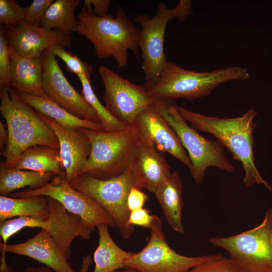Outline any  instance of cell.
Segmentation results:
<instances>
[{
	"mask_svg": "<svg viewBox=\"0 0 272 272\" xmlns=\"http://www.w3.org/2000/svg\"><path fill=\"white\" fill-rule=\"evenodd\" d=\"M179 114L197 131L214 136L224 147L239 161L243 168V182L247 187L254 183L262 184L269 190L271 187L260 176L254 162L253 152L254 121L256 112L250 109L242 115L234 118H220L204 115L177 106Z\"/></svg>",
	"mask_w": 272,
	"mask_h": 272,
	"instance_id": "1",
	"label": "cell"
},
{
	"mask_svg": "<svg viewBox=\"0 0 272 272\" xmlns=\"http://www.w3.org/2000/svg\"><path fill=\"white\" fill-rule=\"evenodd\" d=\"M48 49L64 61L69 72L77 76L85 75L90 79L93 70L91 65L85 63L76 55L66 51L62 45L55 44Z\"/></svg>",
	"mask_w": 272,
	"mask_h": 272,
	"instance_id": "29",
	"label": "cell"
},
{
	"mask_svg": "<svg viewBox=\"0 0 272 272\" xmlns=\"http://www.w3.org/2000/svg\"><path fill=\"white\" fill-rule=\"evenodd\" d=\"M49 215L46 219L19 217L0 222V235L3 245L24 228H39L48 232L54 242L69 258L71 245L77 237L90 238L93 230L88 228L78 216L69 213L58 201L48 197Z\"/></svg>",
	"mask_w": 272,
	"mask_h": 272,
	"instance_id": "9",
	"label": "cell"
},
{
	"mask_svg": "<svg viewBox=\"0 0 272 272\" xmlns=\"http://www.w3.org/2000/svg\"><path fill=\"white\" fill-rule=\"evenodd\" d=\"M249 77L248 70L242 66H227L211 72H198L168 61L158 82L149 88L156 99L194 100L211 94L221 84Z\"/></svg>",
	"mask_w": 272,
	"mask_h": 272,
	"instance_id": "5",
	"label": "cell"
},
{
	"mask_svg": "<svg viewBox=\"0 0 272 272\" xmlns=\"http://www.w3.org/2000/svg\"><path fill=\"white\" fill-rule=\"evenodd\" d=\"M133 125L140 135L150 142L157 150L170 154L191 170L188 155L178 137L153 105L140 113Z\"/></svg>",
	"mask_w": 272,
	"mask_h": 272,
	"instance_id": "16",
	"label": "cell"
},
{
	"mask_svg": "<svg viewBox=\"0 0 272 272\" xmlns=\"http://www.w3.org/2000/svg\"><path fill=\"white\" fill-rule=\"evenodd\" d=\"M0 272H13L12 266L7 262L6 255L1 257Z\"/></svg>",
	"mask_w": 272,
	"mask_h": 272,
	"instance_id": "39",
	"label": "cell"
},
{
	"mask_svg": "<svg viewBox=\"0 0 272 272\" xmlns=\"http://www.w3.org/2000/svg\"><path fill=\"white\" fill-rule=\"evenodd\" d=\"M110 0H85L84 6L88 12L98 17L108 15V10L111 3Z\"/></svg>",
	"mask_w": 272,
	"mask_h": 272,
	"instance_id": "36",
	"label": "cell"
},
{
	"mask_svg": "<svg viewBox=\"0 0 272 272\" xmlns=\"http://www.w3.org/2000/svg\"><path fill=\"white\" fill-rule=\"evenodd\" d=\"M190 1L181 0L173 9H168L160 3L155 15L152 18L147 14H140L134 18L141 27L139 47L141 50L142 68L148 88L159 81L168 61L164 53V36L166 26L175 18L183 21L190 15Z\"/></svg>",
	"mask_w": 272,
	"mask_h": 272,
	"instance_id": "7",
	"label": "cell"
},
{
	"mask_svg": "<svg viewBox=\"0 0 272 272\" xmlns=\"http://www.w3.org/2000/svg\"><path fill=\"white\" fill-rule=\"evenodd\" d=\"M16 92L24 102L33 107L36 111L51 118L62 126L75 129L87 128L94 130H104L100 123L75 116L47 97Z\"/></svg>",
	"mask_w": 272,
	"mask_h": 272,
	"instance_id": "22",
	"label": "cell"
},
{
	"mask_svg": "<svg viewBox=\"0 0 272 272\" xmlns=\"http://www.w3.org/2000/svg\"><path fill=\"white\" fill-rule=\"evenodd\" d=\"M10 84L17 92L47 97L43 87L41 58L10 54Z\"/></svg>",
	"mask_w": 272,
	"mask_h": 272,
	"instance_id": "20",
	"label": "cell"
},
{
	"mask_svg": "<svg viewBox=\"0 0 272 272\" xmlns=\"http://www.w3.org/2000/svg\"><path fill=\"white\" fill-rule=\"evenodd\" d=\"M82 130L89 139L91 150L80 175L86 174L97 179H107L128 169L140 140L134 125L118 131L87 128Z\"/></svg>",
	"mask_w": 272,
	"mask_h": 272,
	"instance_id": "4",
	"label": "cell"
},
{
	"mask_svg": "<svg viewBox=\"0 0 272 272\" xmlns=\"http://www.w3.org/2000/svg\"><path fill=\"white\" fill-rule=\"evenodd\" d=\"M188 272H241L229 258L218 253L215 257L199 263Z\"/></svg>",
	"mask_w": 272,
	"mask_h": 272,
	"instance_id": "32",
	"label": "cell"
},
{
	"mask_svg": "<svg viewBox=\"0 0 272 272\" xmlns=\"http://www.w3.org/2000/svg\"><path fill=\"white\" fill-rule=\"evenodd\" d=\"M41 58L43 87L46 96L75 116L100 123L94 110L64 76L56 56L47 49Z\"/></svg>",
	"mask_w": 272,
	"mask_h": 272,
	"instance_id": "14",
	"label": "cell"
},
{
	"mask_svg": "<svg viewBox=\"0 0 272 272\" xmlns=\"http://www.w3.org/2000/svg\"><path fill=\"white\" fill-rule=\"evenodd\" d=\"M8 141V132L4 125L0 122V148L3 150Z\"/></svg>",
	"mask_w": 272,
	"mask_h": 272,
	"instance_id": "37",
	"label": "cell"
},
{
	"mask_svg": "<svg viewBox=\"0 0 272 272\" xmlns=\"http://www.w3.org/2000/svg\"><path fill=\"white\" fill-rule=\"evenodd\" d=\"M140 136L136 154L128 170L134 187L154 193L171 172L165 157L150 142Z\"/></svg>",
	"mask_w": 272,
	"mask_h": 272,
	"instance_id": "18",
	"label": "cell"
},
{
	"mask_svg": "<svg viewBox=\"0 0 272 272\" xmlns=\"http://www.w3.org/2000/svg\"><path fill=\"white\" fill-rule=\"evenodd\" d=\"M150 229L151 236L148 243L125 262L126 267L137 272H188L217 255L189 257L177 253L167 242L162 220L157 215Z\"/></svg>",
	"mask_w": 272,
	"mask_h": 272,
	"instance_id": "11",
	"label": "cell"
},
{
	"mask_svg": "<svg viewBox=\"0 0 272 272\" xmlns=\"http://www.w3.org/2000/svg\"><path fill=\"white\" fill-rule=\"evenodd\" d=\"M108 227V225L104 224L96 227L99 242L93 254L95 262L93 272H114L126 268L125 262L134 254L118 246L110 236Z\"/></svg>",
	"mask_w": 272,
	"mask_h": 272,
	"instance_id": "23",
	"label": "cell"
},
{
	"mask_svg": "<svg viewBox=\"0 0 272 272\" xmlns=\"http://www.w3.org/2000/svg\"><path fill=\"white\" fill-rule=\"evenodd\" d=\"M20 272H56L52 269L45 266L29 267L23 269Z\"/></svg>",
	"mask_w": 272,
	"mask_h": 272,
	"instance_id": "38",
	"label": "cell"
},
{
	"mask_svg": "<svg viewBox=\"0 0 272 272\" xmlns=\"http://www.w3.org/2000/svg\"><path fill=\"white\" fill-rule=\"evenodd\" d=\"M114 272H137V271L132 268L127 267L124 270H118Z\"/></svg>",
	"mask_w": 272,
	"mask_h": 272,
	"instance_id": "41",
	"label": "cell"
},
{
	"mask_svg": "<svg viewBox=\"0 0 272 272\" xmlns=\"http://www.w3.org/2000/svg\"><path fill=\"white\" fill-rule=\"evenodd\" d=\"M13 169L53 173L64 177L65 175L59 150L45 146H32L25 150Z\"/></svg>",
	"mask_w": 272,
	"mask_h": 272,
	"instance_id": "24",
	"label": "cell"
},
{
	"mask_svg": "<svg viewBox=\"0 0 272 272\" xmlns=\"http://www.w3.org/2000/svg\"><path fill=\"white\" fill-rule=\"evenodd\" d=\"M3 27L10 54L24 57L40 56L44 51L54 45L68 47L71 45V35L55 30L31 25L24 21L14 27Z\"/></svg>",
	"mask_w": 272,
	"mask_h": 272,
	"instance_id": "15",
	"label": "cell"
},
{
	"mask_svg": "<svg viewBox=\"0 0 272 272\" xmlns=\"http://www.w3.org/2000/svg\"><path fill=\"white\" fill-rule=\"evenodd\" d=\"M153 106L173 129L187 151L191 164L190 172L196 185L201 184L209 167L227 172L234 170V166L225 155L224 147L217 141L206 139L189 126L173 101L156 98Z\"/></svg>",
	"mask_w": 272,
	"mask_h": 272,
	"instance_id": "6",
	"label": "cell"
},
{
	"mask_svg": "<svg viewBox=\"0 0 272 272\" xmlns=\"http://www.w3.org/2000/svg\"><path fill=\"white\" fill-rule=\"evenodd\" d=\"M69 183L75 189L94 199L109 214L122 237H130L135 226L128 223L130 212L127 206V197L133 186L128 170L107 179L82 174Z\"/></svg>",
	"mask_w": 272,
	"mask_h": 272,
	"instance_id": "10",
	"label": "cell"
},
{
	"mask_svg": "<svg viewBox=\"0 0 272 272\" xmlns=\"http://www.w3.org/2000/svg\"><path fill=\"white\" fill-rule=\"evenodd\" d=\"M0 111L8 132V143L3 150L6 167L14 168L21 154L30 147L40 145L59 149L51 127L20 98L13 88L0 87Z\"/></svg>",
	"mask_w": 272,
	"mask_h": 272,
	"instance_id": "2",
	"label": "cell"
},
{
	"mask_svg": "<svg viewBox=\"0 0 272 272\" xmlns=\"http://www.w3.org/2000/svg\"><path fill=\"white\" fill-rule=\"evenodd\" d=\"M80 3V0L54 1L45 13L40 26L69 35L77 32L78 22L75 11Z\"/></svg>",
	"mask_w": 272,
	"mask_h": 272,
	"instance_id": "27",
	"label": "cell"
},
{
	"mask_svg": "<svg viewBox=\"0 0 272 272\" xmlns=\"http://www.w3.org/2000/svg\"><path fill=\"white\" fill-rule=\"evenodd\" d=\"M53 0H34L25 8L24 22L34 26H40L42 20Z\"/></svg>",
	"mask_w": 272,
	"mask_h": 272,
	"instance_id": "33",
	"label": "cell"
},
{
	"mask_svg": "<svg viewBox=\"0 0 272 272\" xmlns=\"http://www.w3.org/2000/svg\"><path fill=\"white\" fill-rule=\"evenodd\" d=\"M182 183L179 173L174 171L158 185L153 193L170 226L180 233L184 232L182 221Z\"/></svg>",
	"mask_w": 272,
	"mask_h": 272,
	"instance_id": "21",
	"label": "cell"
},
{
	"mask_svg": "<svg viewBox=\"0 0 272 272\" xmlns=\"http://www.w3.org/2000/svg\"><path fill=\"white\" fill-rule=\"evenodd\" d=\"M115 14V17H98L83 7L78 16L77 32L92 43L98 58L113 57L122 68L128 63V50L138 57L141 29L121 7Z\"/></svg>",
	"mask_w": 272,
	"mask_h": 272,
	"instance_id": "3",
	"label": "cell"
},
{
	"mask_svg": "<svg viewBox=\"0 0 272 272\" xmlns=\"http://www.w3.org/2000/svg\"><path fill=\"white\" fill-rule=\"evenodd\" d=\"M49 215L47 196L36 195L13 198L0 196V222L19 217L46 219Z\"/></svg>",
	"mask_w": 272,
	"mask_h": 272,
	"instance_id": "25",
	"label": "cell"
},
{
	"mask_svg": "<svg viewBox=\"0 0 272 272\" xmlns=\"http://www.w3.org/2000/svg\"><path fill=\"white\" fill-rule=\"evenodd\" d=\"M209 241L226 250L241 272H272V209L254 228Z\"/></svg>",
	"mask_w": 272,
	"mask_h": 272,
	"instance_id": "8",
	"label": "cell"
},
{
	"mask_svg": "<svg viewBox=\"0 0 272 272\" xmlns=\"http://www.w3.org/2000/svg\"><path fill=\"white\" fill-rule=\"evenodd\" d=\"M150 212L148 209L145 208L130 212L129 224L150 229L156 215H151Z\"/></svg>",
	"mask_w": 272,
	"mask_h": 272,
	"instance_id": "34",
	"label": "cell"
},
{
	"mask_svg": "<svg viewBox=\"0 0 272 272\" xmlns=\"http://www.w3.org/2000/svg\"><path fill=\"white\" fill-rule=\"evenodd\" d=\"M55 174L28 170L8 168L3 161L0 165V194L7 196L12 192L26 186L31 189L41 187L49 182Z\"/></svg>",
	"mask_w": 272,
	"mask_h": 272,
	"instance_id": "26",
	"label": "cell"
},
{
	"mask_svg": "<svg viewBox=\"0 0 272 272\" xmlns=\"http://www.w3.org/2000/svg\"><path fill=\"white\" fill-rule=\"evenodd\" d=\"M77 76L82 87L81 94L94 110L104 130L118 131L129 127L115 118L101 103L94 92L90 79L85 75Z\"/></svg>",
	"mask_w": 272,
	"mask_h": 272,
	"instance_id": "28",
	"label": "cell"
},
{
	"mask_svg": "<svg viewBox=\"0 0 272 272\" xmlns=\"http://www.w3.org/2000/svg\"><path fill=\"white\" fill-rule=\"evenodd\" d=\"M41 195L53 198L70 213L80 217L84 224L94 230L100 224L115 227L109 214L94 199L73 188L64 177L55 175L43 186L11 193L13 198Z\"/></svg>",
	"mask_w": 272,
	"mask_h": 272,
	"instance_id": "13",
	"label": "cell"
},
{
	"mask_svg": "<svg viewBox=\"0 0 272 272\" xmlns=\"http://www.w3.org/2000/svg\"><path fill=\"white\" fill-rule=\"evenodd\" d=\"M11 58L3 26L0 29V86L11 88Z\"/></svg>",
	"mask_w": 272,
	"mask_h": 272,
	"instance_id": "31",
	"label": "cell"
},
{
	"mask_svg": "<svg viewBox=\"0 0 272 272\" xmlns=\"http://www.w3.org/2000/svg\"><path fill=\"white\" fill-rule=\"evenodd\" d=\"M0 250L3 255L12 253L33 258L56 272H76L50 234L42 229L25 242L5 245L1 243Z\"/></svg>",
	"mask_w": 272,
	"mask_h": 272,
	"instance_id": "19",
	"label": "cell"
},
{
	"mask_svg": "<svg viewBox=\"0 0 272 272\" xmlns=\"http://www.w3.org/2000/svg\"><path fill=\"white\" fill-rule=\"evenodd\" d=\"M99 72L105 88V107L125 125L133 126L140 113L153 106L156 98L144 84H132L105 66H100Z\"/></svg>",
	"mask_w": 272,
	"mask_h": 272,
	"instance_id": "12",
	"label": "cell"
},
{
	"mask_svg": "<svg viewBox=\"0 0 272 272\" xmlns=\"http://www.w3.org/2000/svg\"><path fill=\"white\" fill-rule=\"evenodd\" d=\"M92 262V258L90 255L84 256L82 258V265L80 272H88L89 267Z\"/></svg>",
	"mask_w": 272,
	"mask_h": 272,
	"instance_id": "40",
	"label": "cell"
},
{
	"mask_svg": "<svg viewBox=\"0 0 272 272\" xmlns=\"http://www.w3.org/2000/svg\"><path fill=\"white\" fill-rule=\"evenodd\" d=\"M25 8L14 0H0V23L14 27L24 21Z\"/></svg>",
	"mask_w": 272,
	"mask_h": 272,
	"instance_id": "30",
	"label": "cell"
},
{
	"mask_svg": "<svg viewBox=\"0 0 272 272\" xmlns=\"http://www.w3.org/2000/svg\"><path fill=\"white\" fill-rule=\"evenodd\" d=\"M149 197L141 189L132 186L127 197V206L130 212L143 208Z\"/></svg>",
	"mask_w": 272,
	"mask_h": 272,
	"instance_id": "35",
	"label": "cell"
},
{
	"mask_svg": "<svg viewBox=\"0 0 272 272\" xmlns=\"http://www.w3.org/2000/svg\"><path fill=\"white\" fill-rule=\"evenodd\" d=\"M37 112L51 127L57 137L60 157L65 171V178L70 183L80 175L86 164L91 152L90 142L82 129H75L62 126L51 118Z\"/></svg>",
	"mask_w": 272,
	"mask_h": 272,
	"instance_id": "17",
	"label": "cell"
}]
</instances>
